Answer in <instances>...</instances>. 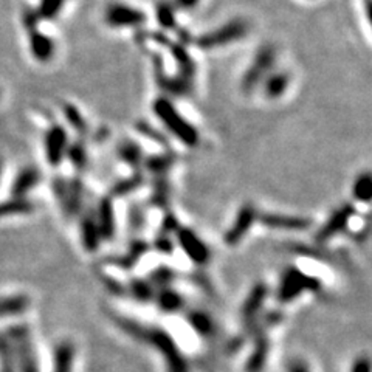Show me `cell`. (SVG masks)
<instances>
[{
  "label": "cell",
  "mask_w": 372,
  "mask_h": 372,
  "mask_svg": "<svg viewBox=\"0 0 372 372\" xmlns=\"http://www.w3.org/2000/svg\"><path fill=\"white\" fill-rule=\"evenodd\" d=\"M154 115L157 116L165 129L171 134L175 140L184 146L195 148L200 143V134L195 129L191 121H188L180 110L175 107V104L168 96H159L152 103Z\"/></svg>",
  "instance_id": "cell-1"
},
{
  "label": "cell",
  "mask_w": 372,
  "mask_h": 372,
  "mask_svg": "<svg viewBox=\"0 0 372 372\" xmlns=\"http://www.w3.org/2000/svg\"><path fill=\"white\" fill-rule=\"evenodd\" d=\"M278 61V51L272 44H264L254 53L250 67H248L242 78H240V90L245 95H251L263 86V82L269 76Z\"/></svg>",
  "instance_id": "cell-2"
},
{
  "label": "cell",
  "mask_w": 372,
  "mask_h": 372,
  "mask_svg": "<svg viewBox=\"0 0 372 372\" xmlns=\"http://www.w3.org/2000/svg\"><path fill=\"white\" fill-rule=\"evenodd\" d=\"M6 335L10 338L12 351H15L16 372H41L35 344H33L27 326H12V328L6 330Z\"/></svg>",
  "instance_id": "cell-3"
},
{
  "label": "cell",
  "mask_w": 372,
  "mask_h": 372,
  "mask_svg": "<svg viewBox=\"0 0 372 372\" xmlns=\"http://www.w3.org/2000/svg\"><path fill=\"white\" fill-rule=\"evenodd\" d=\"M248 31H250V27H248L245 21H242V19H233V21L220 25L218 28L204 33V35L195 39V45L204 51L222 48L227 47V45L242 41L248 35Z\"/></svg>",
  "instance_id": "cell-4"
},
{
  "label": "cell",
  "mask_w": 372,
  "mask_h": 372,
  "mask_svg": "<svg viewBox=\"0 0 372 372\" xmlns=\"http://www.w3.org/2000/svg\"><path fill=\"white\" fill-rule=\"evenodd\" d=\"M321 281L315 276L304 275V273L296 269V267H290L287 270L283 279H281V285L278 290V299L281 303H292L304 292H318L321 290Z\"/></svg>",
  "instance_id": "cell-5"
},
{
  "label": "cell",
  "mask_w": 372,
  "mask_h": 372,
  "mask_svg": "<svg viewBox=\"0 0 372 372\" xmlns=\"http://www.w3.org/2000/svg\"><path fill=\"white\" fill-rule=\"evenodd\" d=\"M53 193L65 216L73 218L81 211L84 202V184L81 179L65 180L57 177L53 181Z\"/></svg>",
  "instance_id": "cell-6"
},
{
  "label": "cell",
  "mask_w": 372,
  "mask_h": 372,
  "mask_svg": "<svg viewBox=\"0 0 372 372\" xmlns=\"http://www.w3.org/2000/svg\"><path fill=\"white\" fill-rule=\"evenodd\" d=\"M146 21L148 16L145 11L127 3H110L104 11V22L107 24V27L115 30L140 28Z\"/></svg>",
  "instance_id": "cell-7"
},
{
  "label": "cell",
  "mask_w": 372,
  "mask_h": 372,
  "mask_svg": "<svg viewBox=\"0 0 372 372\" xmlns=\"http://www.w3.org/2000/svg\"><path fill=\"white\" fill-rule=\"evenodd\" d=\"M69 134L65 127L61 124H53L50 129L45 132L44 139V152L45 159L50 166H60L62 160L65 159V152L69 148Z\"/></svg>",
  "instance_id": "cell-8"
},
{
  "label": "cell",
  "mask_w": 372,
  "mask_h": 372,
  "mask_svg": "<svg viewBox=\"0 0 372 372\" xmlns=\"http://www.w3.org/2000/svg\"><path fill=\"white\" fill-rule=\"evenodd\" d=\"M175 239H177V244L180 245L181 250L185 251L186 256L191 259L195 265L202 267L210 263V248H208V245L193 230L180 227L179 231L175 233Z\"/></svg>",
  "instance_id": "cell-9"
},
{
  "label": "cell",
  "mask_w": 372,
  "mask_h": 372,
  "mask_svg": "<svg viewBox=\"0 0 372 372\" xmlns=\"http://www.w3.org/2000/svg\"><path fill=\"white\" fill-rule=\"evenodd\" d=\"M258 219V210L251 204H245L240 208L233 225L228 228L224 240L227 245H238L245 238V234L251 230V227Z\"/></svg>",
  "instance_id": "cell-10"
},
{
  "label": "cell",
  "mask_w": 372,
  "mask_h": 372,
  "mask_svg": "<svg viewBox=\"0 0 372 372\" xmlns=\"http://www.w3.org/2000/svg\"><path fill=\"white\" fill-rule=\"evenodd\" d=\"M354 214H355V208L351 204H346L342 208H338V210L334 211V214L326 220V224L318 230L317 238H315L317 242L324 244L332 238H335L338 233H342L344 228L348 227L349 220L352 219Z\"/></svg>",
  "instance_id": "cell-11"
},
{
  "label": "cell",
  "mask_w": 372,
  "mask_h": 372,
  "mask_svg": "<svg viewBox=\"0 0 372 372\" xmlns=\"http://www.w3.org/2000/svg\"><path fill=\"white\" fill-rule=\"evenodd\" d=\"M254 337V349L250 358L245 364V372H263L267 360H269L270 352V340L267 335V329L263 328V324H258L256 330L251 334Z\"/></svg>",
  "instance_id": "cell-12"
},
{
  "label": "cell",
  "mask_w": 372,
  "mask_h": 372,
  "mask_svg": "<svg viewBox=\"0 0 372 372\" xmlns=\"http://www.w3.org/2000/svg\"><path fill=\"white\" fill-rule=\"evenodd\" d=\"M28 33V47L30 53L37 62L47 64L55 57L56 53V44L51 36L45 35L39 28L30 30Z\"/></svg>",
  "instance_id": "cell-13"
},
{
  "label": "cell",
  "mask_w": 372,
  "mask_h": 372,
  "mask_svg": "<svg viewBox=\"0 0 372 372\" xmlns=\"http://www.w3.org/2000/svg\"><path fill=\"white\" fill-rule=\"evenodd\" d=\"M260 224L273 230H287V231H303L308 230L312 222L303 216H289V214L264 213L258 216Z\"/></svg>",
  "instance_id": "cell-14"
},
{
  "label": "cell",
  "mask_w": 372,
  "mask_h": 372,
  "mask_svg": "<svg viewBox=\"0 0 372 372\" xmlns=\"http://www.w3.org/2000/svg\"><path fill=\"white\" fill-rule=\"evenodd\" d=\"M95 218L98 228H100L101 239L112 240L116 233V218H115L114 199L110 197V195H106V197H103L98 202Z\"/></svg>",
  "instance_id": "cell-15"
},
{
  "label": "cell",
  "mask_w": 372,
  "mask_h": 372,
  "mask_svg": "<svg viewBox=\"0 0 372 372\" xmlns=\"http://www.w3.org/2000/svg\"><path fill=\"white\" fill-rule=\"evenodd\" d=\"M267 296H269V287L264 283H258L253 285V289L248 293L242 305V321L245 326L256 321L259 312L263 310L267 301Z\"/></svg>",
  "instance_id": "cell-16"
},
{
  "label": "cell",
  "mask_w": 372,
  "mask_h": 372,
  "mask_svg": "<svg viewBox=\"0 0 372 372\" xmlns=\"http://www.w3.org/2000/svg\"><path fill=\"white\" fill-rule=\"evenodd\" d=\"M148 251H149V244L146 242V240L134 239L132 242H130L127 251L120 254V256L110 258L109 264L118 267V269L121 270H130L140 263V259L145 256Z\"/></svg>",
  "instance_id": "cell-17"
},
{
  "label": "cell",
  "mask_w": 372,
  "mask_h": 372,
  "mask_svg": "<svg viewBox=\"0 0 372 372\" xmlns=\"http://www.w3.org/2000/svg\"><path fill=\"white\" fill-rule=\"evenodd\" d=\"M101 234L100 228L96 224L95 213L92 210H89L84 213V216L81 218V242L84 250L89 253H95L101 244Z\"/></svg>",
  "instance_id": "cell-18"
},
{
  "label": "cell",
  "mask_w": 372,
  "mask_h": 372,
  "mask_svg": "<svg viewBox=\"0 0 372 372\" xmlns=\"http://www.w3.org/2000/svg\"><path fill=\"white\" fill-rule=\"evenodd\" d=\"M290 81H292L290 73H287V71L283 70H273L263 82V92L265 98H269L272 101L279 100V98L284 96V94L289 90Z\"/></svg>",
  "instance_id": "cell-19"
},
{
  "label": "cell",
  "mask_w": 372,
  "mask_h": 372,
  "mask_svg": "<svg viewBox=\"0 0 372 372\" xmlns=\"http://www.w3.org/2000/svg\"><path fill=\"white\" fill-rule=\"evenodd\" d=\"M41 171L33 166L24 168L21 172L16 175L15 181L11 185L12 197H27V194L35 189L39 181H41Z\"/></svg>",
  "instance_id": "cell-20"
},
{
  "label": "cell",
  "mask_w": 372,
  "mask_h": 372,
  "mask_svg": "<svg viewBox=\"0 0 372 372\" xmlns=\"http://www.w3.org/2000/svg\"><path fill=\"white\" fill-rule=\"evenodd\" d=\"M154 301L161 312L165 313H177L185 309V299L177 290L172 287H165V289L155 290Z\"/></svg>",
  "instance_id": "cell-21"
},
{
  "label": "cell",
  "mask_w": 372,
  "mask_h": 372,
  "mask_svg": "<svg viewBox=\"0 0 372 372\" xmlns=\"http://www.w3.org/2000/svg\"><path fill=\"white\" fill-rule=\"evenodd\" d=\"M186 321L191 326V329L195 334L204 337V338H211L216 334V324H214L213 318L208 315L206 312L193 309L186 313Z\"/></svg>",
  "instance_id": "cell-22"
},
{
  "label": "cell",
  "mask_w": 372,
  "mask_h": 372,
  "mask_svg": "<svg viewBox=\"0 0 372 372\" xmlns=\"http://www.w3.org/2000/svg\"><path fill=\"white\" fill-rule=\"evenodd\" d=\"M116 155L132 169H140L145 161V154H143L140 145H136L132 140H123L116 148Z\"/></svg>",
  "instance_id": "cell-23"
},
{
  "label": "cell",
  "mask_w": 372,
  "mask_h": 372,
  "mask_svg": "<svg viewBox=\"0 0 372 372\" xmlns=\"http://www.w3.org/2000/svg\"><path fill=\"white\" fill-rule=\"evenodd\" d=\"M175 165V157L169 152L165 154H157L151 157H145V161H143V166L149 174L155 175V177H163V175H168V172L171 171V168Z\"/></svg>",
  "instance_id": "cell-24"
},
{
  "label": "cell",
  "mask_w": 372,
  "mask_h": 372,
  "mask_svg": "<svg viewBox=\"0 0 372 372\" xmlns=\"http://www.w3.org/2000/svg\"><path fill=\"white\" fill-rule=\"evenodd\" d=\"M30 296L27 295H12L0 298V318L22 315L30 308Z\"/></svg>",
  "instance_id": "cell-25"
},
{
  "label": "cell",
  "mask_w": 372,
  "mask_h": 372,
  "mask_svg": "<svg viewBox=\"0 0 372 372\" xmlns=\"http://www.w3.org/2000/svg\"><path fill=\"white\" fill-rule=\"evenodd\" d=\"M126 295L132 296L135 301H139V303H149V301H154L155 289L148 279L134 278L126 284Z\"/></svg>",
  "instance_id": "cell-26"
},
{
  "label": "cell",
  "mask_w": 372,
  "mask_h": 372,
  "mask_svg": "<svg viewBox=\"0 0 372 372\" xmlns=\"http://www.w3.org/2000/svg\"><path fill=\"white\" fill-rule=\"evenodd\" d=\"M33 211H35V204L27 197H12L10 200L0 202V219L31 214Z\"/></svg>",
  "instance_id": "cell-27"
},
{
  "label": "cell",
  "mask_w": 372,
  "mask_h": 372,
  "mask_svg": "<svg viewBox=\"0 0 372 372\" xmlns=\"http://www.w3.org/2000/svg\"><path fill=\"white\" fill-rule=\"evenodd\" d=\"M143 184H145V175H143L141 171H136L132 175H129V177L116 181L112 189H110V197H124V195L132 194L136 189L141 188Z\"/></svg>",
  "instance_id": "cell-28"
},
{
  "label": "cell",
  "mask_w": 372,
  "mask_h": 372,
  "mask_svg": "<svg viewBox=\"0 0 372 372\" xmlns=\"http://www.w3.org/2000/svg\"><path fill=\"white\" fill-rule=\"evenodd\" d=\"M75 360V348L70 342H62L55 352L53 372H71Z\"/></svg>",
  "instance_id": "cell-29"
},
{
  "label": "cell",
  "mask_w": 372,
  "mask_h": 372,
  "mask_svg": "<svg viewBox=\"0 0 372 372\" xmlns=\"http://www.w3.org/2000/svg\"><path fill=\"white\" fill-rule=\"evenodd\" d=\"M155 17L163 30H174L177 27V10L168 0H163L155 8Z\"/></svg>",
  "instance_id": "cell-30"
},
{
  "label": "cell",
  "mask_w": 372,
  "mask_h": 372,
  "mask_svg": "<svg viewBox=\"0 0 372 372\" xmlns=\"http://www.w3.org/2000/svg\"><path fill=\"white\" fill-rule=\"evenodd\" d=\"M169 197H171V184H169L166 175L155 177L151 194V204L157 208H166L169 204Z\"/></svg>",
  "instance_id": "cell-31"
},
{
  "label": "cell",
  "mask_w": 372,
  "mask_h": 372,
  "mask_svg": "<svg viewBox=\"0 0 372 372\" xmlns=\"http://www.w3.org/2000/svg\"><path fill=\"white\" fill-rule=\"evenodd\" d=\"M177 279V272L172 270L171 267L168 265H160L151 272L148 281L151 283L155 290L165 289V287H171L174 284V281Z\"/></svg>",
  "instance_id": "cell-32"
},
{
  "label": "cell",
  "mask_w": 372,
  "mask_h": 372,
  "mask_svg": "<svg viewBox=\"0 0 372 372\" xmlns=\"http://www.w3.org/2000/svg\"><path fill=\"white\" fill-rule=\"evenodd\" d=\"M352 195L362 204H369L372 199V175L369 172H363L355 179L354 186H352Z\"/></svg>",
  "instance_id": "cell-33"
},
{
  "label": "cell",
  "mask_w": 372,
  "mask_h": 372,
  "mask_svg": "<svg viewBox=\"0 0 372 372\" xmlns=\"http://www.w3.org/2000/svg\"><path fill=\"white\" fill-rule=\"evenodd\" d=\"M0 368L2 372H16L15 351L6 332H0Z\"/></svg>",
  "instance_id": "cell-34"
},
{
  "label": "cell",
  "mask_w": 372,
  "mask_h": 372,
  "mask_svg": "<svg viewBox=\"0 0 372 372\" xmlns=\"http://www.w3.org/2000/svg\"><path fill=\"white\" fill-rule=\"evenodd\" d=\"M65 159H69L71 165H73V168L78 169V171H82V169L87 166V161H89L87 149L86 146H84V143L80 140L69 143L67 152H65Z\"/></svg>",
  "instance_id": "cell-35"
},
{
  "label": "cell",
  "mask_w": 372,
  "mask_h": 372,
  "mask_svg": "<svg viewBox=\"0 0 372 372\" xmlns=\"http://www.w3.org/2000/svg\"><path fill=\"white\" fill-rule=\"evenodd\" d=\"M64 116L67 123L73 127L78 134L84 135L87 134L89 130V123L84 118V115L80 109H78L75 104H65L64 106Z\"/></svg>",
  "instance_id": "cell-36"
},
{
  "label": "cell",
  "mask_w": 372,
  "mask_h": 372,
  "mask_svg": "<svg viewBox=\"0 0 372 372\" xmlns=\"http://www.w3.org/2000/svg\"><path fill=\"white\" fill-rule=\"evenodd\" d=\"M65 2H67V0H41V3H39L36 11L41 19L51 21V19L60 16V12L64 8Z\"/></svg>",
  "instance_id": "cell-37"
},
{
  "label": "cell",
  "mask_w": 372,
  "mask_h": 372,
  "mask_svg": "<svg viewBox=\"0 0 372 372\" xmlns=\"http://www.w3.org/2000/svg\"><path fill=\"white\" fill-rule=\"evenodd\" d=\"M146 214L145 210L139 205H132L129 210V227L132 231H140L145 227Z\"/></svg>",
  "instance_id": "cell-38"
},
{
  "label": "cell",
  "mask_w": 372,
  "mask_h": 372,
  "mask_svg": "<svg viewBox=\"0 0 372 372\" xmlns=\"http://www.w3.org/2000/svg\"><path fill=\"white\" fill-rule=\"evenodd\" d=\"M154 250L161 254H172L174 253V240L172 236H166V234L159 233L154 239Z\"/></svg>",
  "instance_id": "cell-39"
},
{
  "label": "cell",
  "mask_w": 372,
  "mask_h": 372,
  "mask_svg": "<svg viewBox=\"0 0 372 372\" xmlns=\"http://www.w3.org/2000/svg\"><path fill=\"white\" fill-rule=\"evenodd\" d=\"M179 228H180V225H179L177 218H175L172 213H166L165 218H163V220H161L159 233L166 234V236H174V234L179 231Z\"/></svg>",
  "instance_id": "cell-40"
},
{
  "label": "cell",
  "mask_w": 372,
  "mask_h": 372,
  "mask_svg": "<svg viewBox=\"0 0 372 372\" xmlns=\"http://www.w3.org/2000/svg\"><path fill=\"white\" fill-rule=\"evenodd\" d=\"M104 284H106V289L109 292H112L114 295H118V296L126 295V284L120 283V281H116L115 278L104 276Z\"/></svg>",
  "instance_id": "cell-41"
},
{
  "label": "cell",
  "mask_w": 372,
  "mask_h": 372,
  "mask_svg": "<svg viewBox=\"0 0 372 372\" xmlns=\"http://www.w3.org/2000/svg\"><path fill=\"white\" fill-rule=\"evenodd\" d=\"M171 3L177 11H191L197 8L200 0H171Z\"/></svg>",
  "instance_id": "cell-42"
},
{
  "label": "cell",
  "mask_w": 372,
  "mask_h": 372,
  "mask_svg": "<svg viewBox=\"0 0 372 372\" xmlns=\"http://www.w3.org/2000/svg\"><path fill=\"white\" fill-rule=\"evenodd\" d=\"M351 372H371V362L366 357L357 358Z\"/></svg>",
  "instance_id": "cell-43"
},
{
  "label": "cell",
  "mask_w": 372,
  "mask_h": 372,
  "mask_svg": "<svg viewBox=\"0 0 372 372\" xmlns=\"http://www.w3.org/2000/svg\"><path fill=\"white\" fill-rule=\"evenodd\" d=\"M289 372H309V369L301 362H293L289 364Z\"/></svg>",
  "instance_id": "cell-44"
},
{
  "label": "cell",
  "mask_w": 372,
  "mask_h": 372,
  "mask_svg": "<svg viewBox=\"0 0 372 372\" xmlns=\"http://www.w3.org/2000/svg\"><path fill=\"white\" fill-rule=\"evenodd\" d=\"M168 372H189L188 366H180V368H168Z\"/></svg>",
  "instance_id": "cell-45"
},
{
  "label": "cell",
  "mask_w": 372,
  "mask_h": 372,
  "mask_svg": "<svg viewBox=\"0 0 372 372\" xmlns=\"http://www.w3.org/2000/svg\"><path fill=\"white\" fill-rule=\"evenodd\" d=\"M0 175H2V165H0Z\"/></svg>",
  "instance_id": "cell-46"
}]
</instances>
